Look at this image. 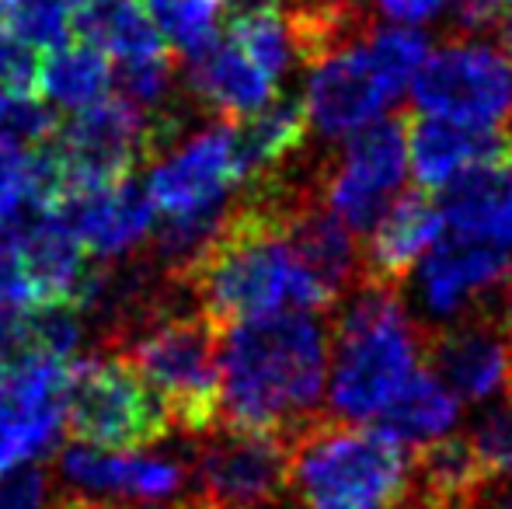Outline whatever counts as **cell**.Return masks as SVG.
<instances>
[{
    "label": "cell",
    "instance_id": "cell-1",
    "mask_svg": "<svg viewBox=\"0 0 512 509\" xmlns=\"http://www.w3.org/2000/svg\"><path fill=\"white\" fill-rule=\"evenodd\" d=\"M290 196L293 189H283L276 175L251 182L248 196L227 206L206 252L178 279L216 328L279 311L321 314L335 304L297 258L290 241Z\"/></svg>",
    "mask_w": 512,
    "mask_h": 509
},
{
    "label": "cell",
    "instance_id": "cell-2",
    "mask_svg": "<svg viewBox=\"0 0 512 509\" xmlns=\"http://www.w3.org/2000/svg\"><path fill=\"white\" fill-rule=\"evenodd\" d=\"M328 367V332L307 311L220 328V422L293 436L314 419Z\"/></svg>",
    "mask_w": 512,
    "mask_h": 509
},
{
    "label": "cell",
    "instance_id": "cell-3",
    "mask_svg": "<svg viewBox=\"0 0 512 509\" xmlns=\"http://www.w3.org/2000/svg\"><path fill=\"white\" fill-rule=\"evenodd\" d=\"M425 335L394 286L363 279L352 293L331 346V412L342 422H370L422 367Z\"/></svg>",
    "mask_w": 512,
    "mask_h": 509
},
{
    "label": "cell",
    "instance_id": "cell-4",
    "mask_svg": "<svg viewBox=\"0 0 512 509\" xmlns=\"http://www.w3.org/2000/svg\"><path fill=\"white\" fill-rule=\"evenodd\" d=\"M290 489L304 509H401L411 447L380 426L310 419L290 436Z\"/></svg>",
    "mask_w": 512,
    "mask_h": 509
},
{
    "label": "cell",
    "instance_id": "cell-5",
    "mask_svg": "<svg viewBox=\"0 0 512 509\" xmlns=\"http://www.w3.org/2000/svg\"><path fill=\"white\" fill-rule=\"evenodd\" d=\"M429 56V39L408 25L373 28L310 63L307 119L317 133L338 140L373 126L411 84Z\"/></svg>",
    "mask_w": 512,
    "mask_h": 509
},
{
    "label": "cell",
    "instance_id": "cell-6",
    "mask_svg": "<svg viewBox=\"0 0 512 509\" xmlns=\"http://www.w3.org/2000/svg\"><path fill=\"white\" fill-rule=\"evenodd\" d=\"M115 356L161 398L178 433L203 436L220 426V328L203 311H164L136 328Z\"/></svg>",
    "mask_w": 512,
    "mask_h": 509
},
{
    "label": "cell",
    "instance_id": "cell-7",
    "mask_svg": "<svg viewBox=\"0 0 512 509\" xmlns=\"http://www.w3.org/2000/svg\"><path fill=\"white\" fill-rule=\"evenodd\" d=\"M67 433L102 450H143L175 433L161 398L115 353H91L70 363Z\"/></svg>",
    "mask_w": 512,
    "mask_h": 509
},
{
    "label": "cell",
    "instance_id": "cell-8",
    "mask_svg": "<svg viewBox=\"0 0 512 509\" xmlns=\"http://www.w3.org/2000/svg\"><path fill=\"white\" fill-rule=\"evenodd\" d=\"M189 499L203 509H269L290 489V436L213 426L199 436Z\"/></svg>",
    "mask_w": 512,
    "mask_h": 509
},
{
    "label": "cell",
    "instance_id": "cell-9",
    "mask_svg": "<svg viewBox=\"0 0 512 509\" xmlns=\"http://www.w3.org/2000/svg\"><path fill=\"white\" fill-rule=\"evenodd\" d=\"M411 95L425 116L492 129L512 109V60L485 42H453L425 56Z\"/></svg>",
    "mask_w": 512,
    "mask_h": 509
},
{
    "label": "cell",
    "instance_id": "cell-10",
    "mask_svg": "<svg viewBox=\"0 0 512 509\" xmlns=\"http://www.w3.org/2000/svg\"><path fill=\"white\" fill-rule=\"evenodd\" d=\"M70 363L21 353L0 367V475L53 454L67 429Z\"/></svg>",
    "mask_w": 512,
    "mask_h": 509
},
{
    "label": "cell",
    "instance_id": "cell-11",
    "mask_svg": "<svg viewBox=\"0 0 512 509\" xmlns=\"http://www.w3.org/2000/svg\"><path fill=\"white\" fill-rule=\"evenodd\" d=\"M53 143L67 171V199L70 192L119 182L133 175L140 161H150V116L122 95H108L91 109L70 112L67 123L56 129Z\"/></svg>",
    "mask_w": 512,
    "mask_h": 509
},
{
    "label": "cell",
    "instance_id": "cell-12",
    "mask_svg": "<svg viewBox=\"0 0 512 509\" xmlns=\"http://www.w3.org/2000/svg\"><path fill=\"white\" fill-rule=\"evenodd\" d=\"M408 171V116L377 119L345 143V154L324 182V206L349 231H370L398 196Z\"/></svg>",
    "mask_w": 512,
    "mask_h": 509
},
{
    "label": "cell",
    "instance_id": "cell-13",
    "mask_svg": "<svg viewBox=\"0 0 512 509\" xmlns=\"http://www.w3.org/2000/svg\"><path fill=\"white\" fill-rule=\"evenodd\" d=\"M241 185L234 126L216 123L150 161L147 192L164 217H196L227 210V192Z\"/></svg>",
    "mask_w": 512,
    "mask_h": 509
},
{
    "label": "cell",
    "instance_id": "cell-14",
    "mask_svg": "<svg viewBox=\"0 0 512 509\" xmlns=\"http://www.w3.org/2000/svg\"><path fill=\"white\" fill-rule=\"evenodd\" d=\"M56 468L70 492L112 503H175L189 485V464L133 450H102L91 443L63 447Z\"/></svg>",
    "mask_w": 512,
    "mask_h": 509
},
{
    "label": "cell",
    "instance_id": "cell-15",
    "mask_svg": "<svg viewBox=\"0 0 512 509\" xmlns=\"http://www.w3.org/2000/svg\"><path fill=\"white\" fill-rule=\"evenodd\" d=\"M63 220L74 227L81 245L95 258H129L157 227V206L147 185L126 175L112 185L70 192L56 206Z\"/></svg>",
    "mask_w": 512,
    "mask_h": 509
},
{
    "label": "cell",
    "instance_id": "cell-16",
    "mask_svg": "<svg viewBox=\"0 0 512 509\" xmlns=\"http://www.w3.org/2000/svg\"><path fill=\"white\" fill-rule=\"evenodd\" d=\"M425 367L460 401H485L512 381V346L495 318H467L425 335Z\"/></svg>",
    "mask_w": 512,
    "mask_h": 509
},
{
    "label": "cell",
    "instance_id": "cell-17",
    "mask_svg": "<svg viewBox=\"0 0 512 509\" xmlns=\"http://www.w3.org/2000/svg\"><path fill=\"white\" fill-rule=\"evenodd\" d=\"M512 154V140L502 129L460 126L436 116H408V161L418 189H450L467 171L495 164Z\"/></svg>",
    "mask_w": 512,
    "mask_h": 509
},
{
    "label": "cell",
    "instance_id": "cell-18",
    "mask_svg": "<svg viewBox=\"0 0 512 509\" xmlns=\"http://www.w3.org/2000/svg\"><path fill=\"white\" fill-rule=\"evenodd\" d=\"M443 224V210L432 199V192L411 189L405 196H394L391 206L370 227V245L363 252V279L398 290L425 252L439 241Z\"/></svg>",
    "mask_w": 512,
    "mask_h": 509
},
{
    "label": "cell",
    "instance_id": "cell-19",
    "mask_svg": "<svg viewBox=\"0 0 512 509\" xmlns=\"http://www.w3.org/2000/svg\"><path fill=\"white\" fill-rule=\"evenodd\" d=\"M418 265H422L418 283H422L425 307L439 318H450L467 311L474 297L509 276L512 255L478 238L450 234V238H439Z\"/></svg>",
    "mask_w": 512,
    "mask_h": 509
},
{
    "label": "cell",
    "instance_id": "cell-20",
    "mask_svg": "<svg viewBox=\"0 0 512 509\" xmlns=\"http://www.w3.org/2000/svg\"><path fill=\"white\" fill-rule=\"evenodd\" d=\"M0 245L11 248L21 258L28 279L35 286L39 304L74 297L77 283L88 272V248L74 234V227L60 217L56 210H35L21 224L0 234Z\"/></svg>",
    "mask_w": 512,
    "mask_h": 509
},
{
    "label": "cell",
    "instance_id": "cell-21",
    "mask_svg": "<svg viewBox=\"0 0 512 509\" xmlns=\"http://www.w3.org/2000/svg\"><path fill=\"white\" fill-rule=\"evenodd\" d=\"M185 67H189L185 70L189 91L209 109L220 112L227 123L248 119L276 102L279 84L269 74H262L230 39L213 42L206 53L185 60Z\"/></svg>",
    "mask_w": 512,
    "mask_h": 509
},
{
    "label": "cell",
    "instance_id": "cell-22",
    "mask_svg": "<svg viewBox=\"0 0 512 509\" xmlns=\"http://www.w3.org/2000/svg\"><path fill=\"white\" fill-rule=\"evenodd\" d=\"M439 210L453 234L478 238L512 255V154L457 178Z\"/></svg>",
    "mask_w": 512,
    "mask_h": 509
},
{
    "label": "cell",
    "instance_id": "cell-23",
    "mask_svg": "<svg viewBox=\"0 0 512 509\" xmlns=\"http://www.w3.org/2000/svg\"><path fill=\"white\" fill-rule=\"evenodd\" d=\"M234 126V154L241 182H258V178L276 175V168L307 136V105L304 98H276L262 112L248 119H237Z\"/></svg>",
    "mask_w": 512,
    "mask_h": 509
},
{
    "label": "cell",
    "instance_id": "cell-24",
    "mask_svg": "<svg viewBox=\"0 0 512 509\" xmlns=\"http://www.w3.org/2000/svg\"><path fill=\"white\" fill-rule=\"evenodd\" d=\"M457 419H460V398L425 363L394 394L391 405L377 415L380 429L411 450L450 436Z\"/></svg>",
    "mask_w": 512,
    "mask_h": 509
},
{
    "label": "cell",
    "instance_id": "cell-25",
    "mask_svg": "<svg viewBox=\"0 0 512 509\" xmlns=\"http://www.w3.org/2000/svg\"><path fill=\"white\" fill-rule=\"evenodd\" d=\"M112 63L105 49L91 42L70 39L67 46L49 49V56L39 67V98L63 112H81L105 102L112 95Z\"/></svg>",
    "mask_w": 512,
    "mask_h": 509
},
{
    "label": "cell",
    "instance_id": "cell-26",
    "mask_svg": "<svg viewBox=\"0 0 512 509\" xmlns=\"http://www.w3.org/2000/svg\"><path fill=\"white\" fill-rule=\"evenodd\" d=\"M227 39L255 63L262 74H269L272 81H283L286 70L297 60V46H293V28L290 14L279 4L258 7V11L237 14L227 25Z\"/></svg>",
    "mask_w": 512,
    "mask_h": 509
},
{
    "label": "cell",
    "instance_id": "cell-27",
    "mask_svg": "<svg viewBox=\"0 0 512 509\" xmlns=\"http://www.w3.org/2000/svg\"><path fill=\"white\" fill-rule=\"evenodd\" d=\"M154 18L157 32L168 46H175L185 60L206 53L220 42V14L223 0H140Z\"/></svg>",
    "mask_w": 512,
    "mask_h": 509
},
{
    "label": "cell",
    "instance_id": "cell-28",
    "mask_svg": "<svg viewBox=\"0 0 512 509\" xmlns=\"http://www.w3.org/2000/svg\"><path fill=\"white\" fill-rule=\"evenodd\" d=\"M88 339V321L67 300L53 304H35L25 311V342L28 353L53 356V360L74 363L77 349Z\"/></svg>",
    "mask_w": 512,
    "mask_h": 509
},
{
    "label": "cell",
    "instance_id": "cell-29",
    "mask_svg": "<svg viewBox=\"0 0 512 509\" xmlns=\"http://www.w3.org/2000/svg\"><path fill=\"white\" fill-rule=\"evenodd\" d=\"M77 0H4V18L32 49H60L74 39Z\"/></svg>",
    "mask_w": 512,
    "mask_h": 509
},
{
    "label": "cell",
    "instance_id": "cell-30",
    "mask_svg": "<svg viewBox=\"0 0 512 509\" xmlns=\"http://www.w3.org/2000/svg\"><path fill=\"white\" fill-rule=\"evenodd\" d=\"M467 443H471V454L485 471V478L512 475V401L492 408L485 419L474 422Z\"/></svg>",
    "mask_w": 512,
    "mask_h": 509
},
{
    "label": "cell",
    "instance_id": "cell-31",
    "mask_svg": "<svg viewBox=\"0 0 512 509\" xmlns=\"http://www.w3.org/2000/svg\"><path fill=\"white\" fill-rule=\"evenodd\" d=\"M39 49H32L4 18L0 0V88L14 95H39Z\"/></svg>",
    "mask_w": 512,
    "mask_h": 509
},
{
    "label": "cell",
    "instance_id": "cell-32",
    "mask_svg": "<svg viewBox=\"0 0 512 509\" xmlns=\"http://www.w3.org/2000/svg\"><path fill=\"white\" fill-rule=\"evenodd\" d=\"M60 489L42 461L21 464L0 475V509H56Z\"/></svg>",
    "mask_w": 512,
    "mask_h": 509
},
{
    "label": "cell",
    "instance_id": "cell-33",
    "mask_svg": "<svg viewBox=\"0 0 512 509\" xmlns=\"http://www.w3.org/2000/svg\"><path fill=\"white\" fill-rule=\"evenodd\" d=\"M446 4H450V0H373V7H377L384 18L398 21V25H408V28L439 18Z\"/></svg>",
    "mask_w": 512,
    "mask_h": 509
},
{
    "label": "cell",
    "instance_id": "cell-34",
    "mask_svg": "<svg viewBox=\"0 0 512 509\" xmlns=\"http://www.w3.org/2000/svg\"><path fill=\"white\" fill-rule=\"evenodd\" d=\"M56 509H182V499L175 503H112V499H88V496H77L70 489H60V499H56Z\"/></svg>",
    "mask_w": 512,
    "mask_h": 509
},
{
    "label": "cell",
    "instance_id": "cell-35",
    "mask_svg": "<svg viewBox=\"0 0 512 509\" xmlns=\"http://www.w3.org/2000/svg\"><path fill=\"white\" fill-rule=\"evenodd\" d=\"M512 0H460V25L464 28H488L495 25Z\"/></svg>",
    "mask_w": 512,
    "mask_h": 509
},
{
    "label": "cell",
    "instance_id": "cell-36",
    "mask_svg": "<svg viewBox=\"0 0 512 509\" xmlns=\"http://www.w3.org/2000/svg\"><path fill=\"white\" fill-rule=\"evenodd\" d=\"M495 325H499V332L509 339L512 346V272L506 276V290H502L499 297V311H495Z\"/></svg>",
    "mask_w": 512,
    "mask_h": 509
},
{
    "label": "cell",
    "instance_id": "cell-37",
    "mask_svg": "<svg viewBox=\"0 0 512 509\" xmlns=\"http://www.w3.org/2000/svg\"><path fill=\"white\" fill-rule=\"evenodd\" d=\"M495 32H499V42H502V53L509 56L512 60V4L506 7V11L499 14V18H495Z\"/></svg>",
    "mask_w": 512,
    "mask_h": 509
},
{
    "label": "cell",
    "instance_id": "cell-38",
    "mask_svg": "<svg viewBox=\"0 0 512 509\" xmlns=\"http://www.w3.org/2000/svg\"><path fill=\"white\" fill-rule=\"evenodd\" d=\"M408 509H450V506H439V503H422V499H405Z\"/></svg>",
    "mask_w": 512,
    "mask_h": 509
},
{
    "label": "cell",
    "instance_id": "cell-39",
    "mask_svg": "<svg viewBox=\"0 0 512 509\" xmlns=\"http://www.w3.org/2000/svg\"><path fill=\"white\" fill-rule=\"evenodd\" d=\"M506 394H509V401H512V381H509V387H506Z\"/></svg>",
    "mask_w": 512,
    "mask_h": 509
},
{
    "label": "cell",
    "instance_id": "cell-40",
    "mask_svg": "<svg viewBox=\"0 0 512 509\" xmlns=\"http://www.w3.org/2000/svg\"><path fill=\"white\" fill-rule=\"evenodd\" d=\"M509 140H512V129H509Z\"/></svg>",
    "mask_w": 512,
    "mask_h": 509
}]
</instances>
